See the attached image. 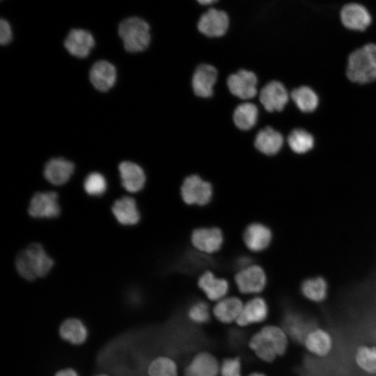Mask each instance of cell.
Segmentation results:
<instances>
[{
  "mask_svg": "<svg viewBox=\"0 0 376 376\" xmlns=\"http://www.w3.org/2000/svg\"><path fill=\"white\" fill-rule=\"evenodd\" d=\"M289 338L283 327L267 324L250 337L248 345L260 360L272 363L285 354Z\"/></svg>",
  "mask_w": 376,
  "mask_h": 376,
  "instance_id": "obj_1",
  "label": "cell"
},
{
  "mask_svg": "<svg viewBox=\"0 0 376 376\" xmlns=\"http://www.w3.org/2000/svg\"><path fill=\"white\" fill-rule=\"evenodd\" d=\"M15 267L18 274L27 281L45 276L54 265V260L39 243L29 244L21 250L15 258Z\"/></svg>",
  "mask_w": 376,
  "mask_h": 376,
  "instance_id": "obj_2",
  "label": "cell"
},
{
  "mask_svg": "<svg viewBox=\"0 0 376 376\" xmlns=\"http://www.w3.org/2000/svg\"><path fill=\"white\" fill-rule=\"evenodd\" d=\"M347 76L355 83L367 84L376 79V45L367 44L352 52L347 61Z\"/></svg>",
  "mask_w": 376,
  "mask_h": 376,
  "instance_id": "obj_3",
  "label": "cell"
},
{
  "mask_svg": "<svg viewBox=\"0 0 376 376\" xmlns=\"http://www.w3.org/2000/svg\"><path fill=\"white\" fill-rule=\"evenodd\" d=\"M118 35L127 52L130 53L143 52L151 42V26L144 18L137 16L130 17L120 23Z\"/></svg>",
  "mask_w": 376,
  "mask_h": 376,
  "instance_id": "obj_4",
  "label": "cell"
},
{
  "mask_svg": "<svg viewBox=\"0 0 376 376\" xmlns=\"http://www.w3.org/2000/svg\"><path fill=\"white\" fill-rule=\"evenodd\" d=\"M230 27L228 13L215 6L209 7L199 17L196 29L200 34L209 39L225 37Z\"/></svg>",
  "mask_w": 376,
  "mask_h": 376,
  "instance_id": "obj_5",
  "label": "cell"
},
{
  "mask_svg": "<svg viewBox=\"0 0 376 376\" xmlns=\"http://www.w3.org/2000/svg\"><path fill=\"white\" fill-rule=\"evenodd\" d=\"M180 194L185 203L203 206L211 201L213 190L210 182L203 180L198 175H191L184 180Z\"/></svg>",
  "mask_w": 376,
  "mask_h": 376,
  "instance_id": "obj_6",
  "label": "cell"
},
{
  "mask_svg": "<svg viewBox=\"0 0 376 376\" xmlns=\"http://www.w3.org/2000/svg\"><path fill=\"white\" fill-rule=\"evenodd\" d=\"M61 212L58 195L52 191L35 193L28 207V212L33 218H56Z\"/></svg>",
  "mask_w": 376,
  "mask_h": 376,
  "instance_id": "obj_7",
  "label": "cell"
},
{
  "mask_svg": "<svg viewBox=\"0 0 376 376\" xmlns=\"http://www.w3.org/2000/svg\"><path fill=\"white\" fill-rule=\"evenodd\" d=\"M235 281L239 291L245 295L258 294L265 288L267 276L263 269L258 265H250L239 270Z\"/></svg>",
  "mask_w": 376,
  "mask_h": 376,
  "instance_id": "obj_8",
  "label": "cell"
},
{
  "mask_svg": "<svg viewBox=\"0 0 376 376\" xmlns=\"http://www.w3.org/2000/svg\"><path fill=\"white\" fill-rule=\"evenodd\" d=\"M302 344L309 354L323 358L331 352L334 340L327 330L321 327H313L306 334Z\"/></svg>",
  "mask_w": 376,
  "mask_h": 376,
  "instance_id": "obj_9",
  "label": "cell"
},
{
  "mask_svg": "<svg viewBox=\"0 0 376 376\" xmlns=\"http://www.w3.org/2000/svg\"><path fill=\"white\" fill-rule=\"evenodd\" d=\"M191 242L200 252L211 254L221 248L224 236L221 230L217 227L198 228L192 232Z\"/></svg>",
  "mask_w": 376,
  "mask_h": 376,
  "instance_id": "obj_10",
  "label": "cell"
},
{
  "mask_svg": "<svg viewBox=\"0 0 376 376\" xmlns=\"http://www.w3.org/2000/svg\"><path fill=\"white\" fill-rule=\"evenodd\" d=\"M257 77L256 75L246 70H241L229 76L227 81L228 89L235 96L249 100L257 93Z\"/></svg>",
  "mask_w": 376,
  "mask_h": 376,
  "instance_id": "obj_11",
  "label": "cell"
},
{
  "mask_svg": "<svg viewBox=\"0 0 376 376\" xmlns=\"http://www.w3.org/2000/svg\"><path fill=\"white\" fill-rule=\"evenodd\" d=\"M220 363L208 352L195 354L184 370V376H219Z\"/></svg>",
  "mask_w": 376,
  "mask_h": 376,
  "instance_id": "obj_12",
  "label": "cell"
},
{
  "mask_svg": "<svg viewBox=\"0 0 376 376\" xmlns=\"http://www.w3.org/2000/svg\"><path fill=\"white\" fill-rule=\"evenodd\" d=\"M268 315L269 307L266 300L260 297H255L244 304L235 324L240 327L260 324L266 320Z\"/></svg>",
  "mask_w": 376,
  "mask_h": 376,
  "instance_id": "obj_13",
  "label": "cell"
},
{
  "mask_svg": "<svg viewBox=\"0 0 376 376\" xmlns=\"http://www.w3.org/2000/svg\"><path fill=\"white\" fill-rule=\"evenodd\" d=\"M288 98L286 88L278 81L267 84L262 88L259 96L260 102L269 112L281 111L288 103Z\"/></svg>",
  "mask_w": 376,
  "mask_h": 376,
  "instance_id": "obj_14",
  "label": "cell"
},
{
  "mask_svg": "<svg viewBox=\"0 0 376 376\" xmlns=\"http://www.w3.org/2000/svg\"><path fill=\"white\" fill-rule=\"evenodd\" d=\"M95 46V39L88 31L72 29L64 40V47L72 56L84 58L88 56Z\"/></svg>",
  "mask_w": 376,
  "mask_h": 376,
  "instance_id": "obj_15",
  "label": "cell"
},
{
  "mask_svg": "<svg viewBox=\"0 0 376 376\" xmlns=\"http://www.w3.org/2000/svg\"><path fill=\"white\" fill-rule=\"evenodd\" d=\"M58 333L63 341L75 346L84 344L89 336L88 329L85 323L75 317L65 319L60 324Z\"/></svg>",
  "mask_w": 376,
  "mask_h": 376,
  "instance_id": "obj_16",
  "label": "cell"
},
{
  "mask_svg": "<svg viewBox=\"0 0 376 376\" xmlns=\"http://www.w3.org/2000/svg\"><path fill=\"white\" fill-rule=\"evenodd\" d=\"M244 242L251 251L260 252L266 249L272 240L271 230L261 223H252L244 230Z\"/></svg>",
  "mask_w": 376,
  "mask_h": 376,
  "instance_id": "obj_17",
  "label": "cell"
},
{
  "mask_svg": "<svg viewBox=\"0 0 376 376\" xmlns=\"http://www.w3.org/2000/svg\"><path fill=\"white\" fill-rule=\"evenodd\" d=\"M89 79L97 91L106 92L113 87L116 82V68L107 61H98L92 65L90 70Z\"/></svg>",
  "mask_w": 376,
  "mask_h": 376,
  "instance_id": "obj_18",
  "label": "cell"
},
{
  "mask_svg": "<svg viewBox=\"0 0 376 376\" xmlns=\"http://www.w3.org/2000/svg\"><path fill=\"white\" fill-rule=\"evenodd\" d=\"M217 78V72L214 67L206 63L198 65L195 70L191 81L194 93L201 97H210Z\"/></svg>",
  "mask_w": 376,
  "mask_h": 376,
  "instance_id": "obj_19",
  "label": "cell"
},
{
  "mask_svg": "<svg viewBox=\"0 0 376 376\" xmlns=\"http://www.w3.org/2000/svg\"><path fill=\"white\" fill-rule=\"evenodd\" d=\"M75 170L74 164L63 157L50 159L45 165L43 175L45 178L54 185L66 183Z\"/></svg>",
  "mask_w": 376,
  "mask_h": 376,
  "instance_id": "obj_20",
  "label": "cell"
},
{
  "mask_svg": "<svg viewBox=\"0 0 376 376\" xmlns=\"http://www.w3.org/2000/svg\"><path fill=\"white\" fill-rule=\"evenodd\" d=\"M121 185L129 192L141 191L146 182V175L143 169L138 164L124 161L119 164Z\"/></svg>",
  "mask_w": 376,
  "mask_h": 376,
  "instance_id": "obj_21",
  "label": "cell"
},
{
  "mask_svg": "<svg viewBox=\"0 0 376 376\" xmlns=\"http://www.w3.org/2000/svg\"><path fill=\"white\" fill-rule=\"evenodd\" d=\"M340 18L345 27L356 31L365 30L371 22L367 9L359 3L345 5L341 10Z\"/></svg>",
  "mask_w": 376,
  "mask_h": 376,
  "instance_id": "obj_22",
  "label": "cell"
},
{
  "mask_svg": "<svg viewBox=\"0 0 376 376\" xmlns=\"http://www.w3.org/2000/svg\"><path fill=\"white\" fill-rule=\"evenodd\" d=\"M243 306L244 303L239 297H226L217 301L212 308V315L222 324L235 323Z\"/></svg>",
  "mask_w": 376,
  "mask_h": 376,
  "instance_id": "obj_23",
  "label": "cell"
},
{
  "mask_svg": "<svg viewBox=\"0 0 376 376\" xmlns=\"http://www.w3.org/2000/svg\"><path fill=\"white\" fill-rule=\"evenodd\" d=\"M111 212L119 224L123 226H134L139 223L140 212L136 201L130 196H123L116 200Z\"/></svg>",
  "mask_w": 376,
  "mask_h": 376,
  "instance_id": "obj_24",
  "label": "cell"
},
{
  "mask_svg": "<svg viewBox=\"0 0 376 376\" xmlns=\"http://www.w3.org/2000/svg\"><path fill=\"white\" fill-rule=\"evenodd\" d=\"M198 285L206 297L212 301H218L226 297L229 290V285L226 279L217 277L210 271L205 272L200 276Z\"/></svg>",
  "mask_w": 376,
  "mask_h": 376,
  "instance_id": "obj_25",
  "label": "cell"
},
{
  "mask_svg": "<svg viewBox=\"0 0 376 376\" xmlns=\"http://www.w3.org/2000/svg\"><path fill=\"white\" fill-rule=\"evenodd\" d=\"M254 143L256 148L262 153L273 155L281 150L283 138L278 131L271 127H266L258 132Z\"/></svg>",
  "mask_w": 376,
  "mask_h": 376,
  "instance_id": "obj_26",
  "label": "cell"
},
{
  "mask_svg": "<svg viewBox=\"0 0 376 376\" xmlns=\"http://www.w3.org/2000/svg\"><path fill=\"white\" fill-rule=\"evenodd\" d=\"M258 116L257 107L250 102H244L238 105L233 113V120L240 130H248L256 123Z\"/></svg>",
  "mask_w": 376,
  "mask_h": 376,
  "instance_id": "obj_27",
  "label": "cell"
},
{
  "mask_svg": "<svg viewBox=\"0 0 376 376\" xmlns=\"http://www.w3.org/2000/svg\"><path fill=\"white\" fill-rule=\"evenodd\" d=\"M357 366L365 373L376 375V346L361 345L354 352Z\"/></svg>",
  "mask_w": 376,
  "mask_h": 376,
  "instance_id": "obj_28",
  "label": "cell"
},
{
  "mask_svg": "<svg viewBox=\"0 0 376 376\" xmlns=\"http://www.w3.org/2000/svg\"><path fill=\"white\" fill-rule=\"evenodd\" d=\"M290 96L298 109L303 112H312L318 105L317 94L308 86H303L294 89Z\"/></svg>",
  "mask_w": 376,
  "mask_h": 376,
  "instance_id": "obj_29",
  "label": "cell"
},
{
  "mask_svg": "<svg viewBox=\"0 0 376 376\" xmlns=\"http://www.w3.org/2000/svg\"><path fill=\"white\" fill-rule=\"evenodd\" d=\"M147 373L148 376H178V366L173 358L159 356L150 362Z\"/></svg>",
  "mask_w": 376,
  "mask_h": 376,
  "instance_id": "obj_30",
  "label": "cell"
},
{
  "mask_svg": "<svg viewBox=\"0 0 376 376\" xmlns=\"http://www.w3.org/2000/svg\"><path fill=\"white\" fill-rule=\"evenodd\" d=\"M301 290L307 299L320 303L323 301L327 297V285L321 277L309 279L303 282Z\"/></svg>",
  "mask_w": 376,
  "mask_h": 376,
  "instance_id": "obj_31",
  "label": "cell"
},
{
  "mask_svg": "<svg viewBox=\"0 0 376 376\" xmlns=\"http://www.w3.org/2000/svg\"><path fill=\"white\" fill-rule=\"evenodd\" d=\"M288 143L295 153L303 154L311 150L314 145L313 136L303 129L293 130L288 136Z\"/></svg>",
  "mask_w": 376,
  "mask_h": 376,
  "instance_id": "obj_32",
  "label": "cell"
},
{
  "mask_svg": "<svg viewBox=\"0 0 376 376\" xmlns=\"http://www.w3.org/2000/svg\"><path fill=\"white\" fill-rule=\"evenodd\" d=\"M282 327L289 338L301 343L306 334L312 329L307 328L304 320L295 313L286 314Z\"/></svg>",
  "mask_w": 376,
  "mask_h": 376,
  "instance_id": "obj_33",
  "label": "cell"
},
{
  "mask_svg": "<svg viewBox=\"0 0 376 376\" xmlns=\"http://www.w3.org/2000/svg\"><path fill=\"white\" fill-rule=\"evenodd\" d=\"M84 189L91 196H100L107 189V182L104 176L98 172L89 173L84 181Z\"/></svg>",
  "mask_w": 376,
  "mask_h": 376,
  "instance_id": "obj_34",
  "label": "cell"
},
{
  "mask_svg": "<svg viewBox=\"0 0 376 376\" xmlns=\"http://www.w3.org/2000/svg\"><path fill=\"white\" fill-rule=\"evenodd\" d=\"M211 311L208 304L203 301H196L191 304L187 310V317L196 324H203L209 322Z\"/></svg>",
  "mask_w": 376,
  "mask_h": 376,
  "instance_id": "obj_35",
  "label": "cell"
},
{
  "mask_svg": "<svg viewBox=\"0 0 376 376\" xmlns=\"http://www.w3.org/2000/svg\"><path fill=\"white\" fill-rule=\"evenodd\" d=\"M219 376H243L239 357H228L220 363Z\"/></svg>",
  "mask_w": 376,
  "mask_h": 376,
  "instance_id": "obj_36",
  "label": "cell"
},
{
  "mask_svg": "<svg viewBox=\"0 0 376 376\" xmlns=\"http://www.w3.org/2000/svg\"><path fill=\"white\" fill-rule=\"evenodd\" d=\"M12 30L7 20L1 19L0 21V43L2 45L8 44L12 40Z\"/></svg>",
  "mask_w": 376,
  "mask_h": 376,
  "instance_id": "obj_37",
  "label": "cell"
},
{
  "mask_svg": "<svg viewBox=\"0 0 376 376\" xmlns=\"http://www.w3.org/2000/svg\"><path fill=\"white\" fill-rule=\"evenodd\" d=\"M54 376H80V375L76 369L72 367H65L57 370Z\"/></svg>",
  "mask_w": 376,
  "mask_h": 376,
  "instance_id": "obj_38",
  "label": "cell"
},
{
  "mask_svg": "<svg viewBox=\"0 0 376 376\" xmlns=\"http://www.w3.org/2000/svg\"><path fill=\"white\" fill-rule=\"evenodd\" d=\"M251 258L247 256H242L236 261V266L240 269H243L251 264Z\"/></svg>",
  "mask_w": 376,
  "mask_h": 376,
  "instance_id": "obj_39",
  "label": "cell"
},
{
  "mask_svg": "<svg viewBox=\"0 0 376 376\" xmlns=\"http://www.w3.org/2000/svg\"><path fill=\"white\" fill-rule=\"evenodd\" d=\"M196 3L205 8H209L217 5L220 0H195Z\"/></svg>",
  "mask_w": 376,
  "mask_h": 376,
  "instance_id": "obj_40",
  "label": "cell"
},
{
  "mask_svg": "<svg viewBox=\"0 0 376 376\" xmlns=\"http://www.w3.org/2000/svg\"><path fill=\"white\" fill-rule=\"evenodd\" d=\"M247 376H267V375L262 372L254 371L249 373Z\"/></svg>",
  "mask_w": 376,
  "mask_h": 376,
  "instance_id": "obj_41",
  "label": "cell"
},
{
  "mask_svg": "<svg viewBox=\"0 0 376 376\" xmlns=\"http://www.w3.org/2000/svg\"><path fill=\"white\" fill-rule=\"evenodd\" d=\"M94 376H110V375L107 373H101L96 374Z\"/></svg>",
  "mask_w": 376,
  "mask_h": 376,
  "instance_id": "obj_42",
  "label": "cell"
}]
</instances>
